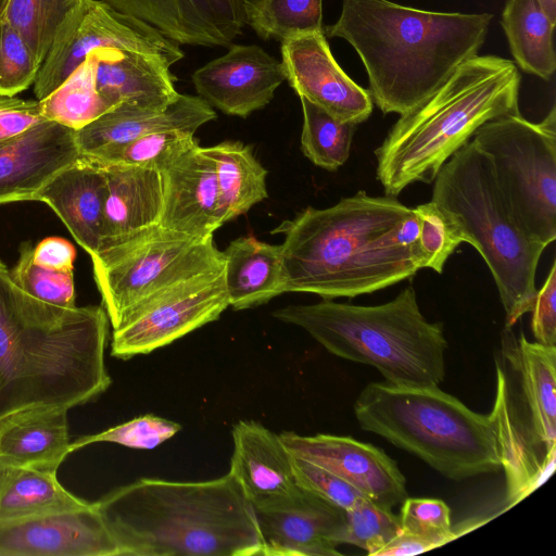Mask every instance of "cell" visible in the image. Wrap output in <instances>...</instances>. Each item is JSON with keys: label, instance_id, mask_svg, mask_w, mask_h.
Here are the masks:
<instances>
[{"label": "cell", "instance_id": "52a82bcc", "mask_svg": "<svg viewBox=\"0 0 556 556\" xmlns=\"http://www.w3.org/2000/svg\"><path fill=\"white\" fill-rule=\"evenodd\" d=\"M361 429L382 437L444 477L464 480L502 469L497 421L430 388L370 382L357 396Z\"/></svg>", "mask_w": 556, "mask_h": 556}, {"label": "cell", "instance_id": "2e32d148", "mask_svg": "<svg viewBox=\"0 0 556 556\" xmlns=\"http://www.w3.org/2000/svg\"><path fill=\"white\" fill-rule=\"evenodd\" d=\"M288 451L343 479L372 502L392 509L407 497L406 479L379 447L351 437L279 433Z\"/></svg>", "mask_w": 556, "mask_h": 556}, {"label": "cell", "instance_id": "60d3db41", "mask_svg": "<svg viewBox=\"0 0 556 556\" xmlns=\"http://www.w3.org/2000/svg\"><path fill=\"white\" fill-rule=\"evenodd\" d=\"M419 223V249L425 268L442 274L447 258L463 243L459 232L432 201L413 207Z\"/></svg>", "mask_w": 556, "mask_h": 556}, {"label": "cell", "instance_id": "8992f818", "mask_svg": "<svg viewBox=\"0 0 556 556\" xmlns=\"http://www.w3.org/2000/svg\"><path fill=\"white\" fill-rule=\"evenodd\" d=\"M271 315L301 327L331 354L375 367L387 383L430 388L444 379L447 341L442 324L426 319L412 286L379 305L323 299L287 305Z\"/></svg>", "mask_w": 556, "mask_h": 556}, {"label": "cell", "instance_id": "ffe728a7", "mask_svg": "<svg viewBox=\"0 0 556 556\" xmlns=\"http://www.w3.org/2000/svg\"><path fill=\"white\" fill-rule=\"evenodd\" d=\"M79 156L76 131L51 121L0 141V205L36 201L50 179Z\"/></svg>", "mask_w": 556, "mask_h": 556}, {"label": "cell", "instance_id": "bcb514c9", "mask_svg": "<svg viewBox=\"0 0 556 556\" xmlns=\"http://www.w3.org/2000/svg\"><path fill=\"white\" fill-rule=\"evenodd\" d=\"M76 250L61 237L42 239L33 249V261L38 266L55 271H73Z\"/></svg>", "mask_w": 556, "mask_h": 556}, {"label": "cell", "instance_id": "7dc6e473", "mask_svg": "<svg viewBox=\"0 0 556 556\" xmlns=\"http://www.w3.org/2000/svg\"><path fill=\"white\" fill-rule=\"evenodd\" d=\"M433 549V546L413 534L401 532L378 556H410Z\"/></svg>", "mask_w": 556, "mask_h": 556}, {"label": "cell", "instance_id": "484cf974", "mask_svg": "<svg viewBox=\"0 0 556 556\" xmlns=\"http://www.w3.org/2000/svg\"><path fill=\"white\" fill-rule=\"evenodd\" d=\"M233 451L229 473L250 503L286 495L298 484L292 455L279 434L253 420H240L231 429Z\"/></svg>", "mask_w": 556, "mask_h": 556}, {"label": "cell", "instance_id": "ac0fdd59", "mask_svg": "<svg viewBox=\"0 0 556 556\" xmlns=\"http://www.w3.org/2000/svg\"><path fill=\"white\" fill-rule=\"evenodd\" d=\"M0 556H121L94 502L88 508L0 521Z\"/></svg>", "mask_w": 556, "mask_h": 556}, {"label": "cell", "instance_id": "1f68e13d", "mask_svg": "<svg viewBox=\"0 0 556 556\" xmlns=\"http://www.w3.org/2000/svg\"><path fill=\"white\" fill-rule=\"evenodd\" d=\"M39 102L45 119L75 131L112 109L96 88L92 52L56 89Z\"/></svg>", "mask_w": 556, "mask_h": 556}, {"label": "cell", "instance_id": "836d02e7", "mask_svg": "<svg viewBox=\"0 0 556 556\" xmlns=\"http://www.w3.org/2000/svg\"><path fill=\"white\" fill-rule=\"evenodd\" d=\"M300 101L303 112V154L316 166L337 170L350 156L357 125L336 119L304 97H300Z\"/></svg>", "mask_w": 556, "mask_h": 556}, {"label": "cell", "instance_id": "f1b7e54d", "mask_svg": "<svg viewBox=\"0 0 556 556\" xmlns=\"http://www.w3.org/2000/svg\"><path fill=\"white\" fill-rule=\"evenodd\" d=\"M58 481L56 471L0 466V521L88 508Z\"/></svg>", "mask_w": 556, "mask_h": 556}, {"label": "cell", "instance_id": "d6a6232c", "mask_svg": "<svg viewBox=\"0 0 556 556\" xmlns=\"http://www.w3.org/2000/svg\"><path fill=\"white\" fill-rule=\"evenodd\" d=\"M245 24L263 40L323 31V0H245Z\"/></svg>", "mask_w": 556, "mask_h": 556}, {"label": "cell", "instance_id": "9c48e42d", "mask_svg": "<svg viewBox=\"0 0 556 556\" xmlns=\"http://www.w3.org/2000/svg\"><path fill=\"white\" fill-rule=\"evenodd\" d=\"M504 326L495 353L498 429L508 509L539 488L556 462V346Z\"/></svg>", "mask_w": 556, "mask_h": 556}, {"label": "cell", "instance_id": "f546056e", "mask_svg": "<svg viewBox=\"0 0 556 556\" xmlns=\"http://www.w3.org/2000/svg\"><path fill=\"white\" fill-rule=\"evenodd\" d=\"M201 150L215 164L223 225L268 197L267 170L255 159L251 146L223 141Z\"/></svg>", "mask_w": 556, "mask_h": 556}, {"label": "cell", "instance_id": "ab89813d", "mask_svg": "<svg viewBox=\"0 0 556 556\" xmlns=\"http://www.w3.org/2000/svg\"><path fill=\"white\" fill-rule=\"evenodd\" d=\"M40 66L20 31L0 15V96H15L27 89Z\"/></svg>", "mask_w": 556, "mask_h": 556}, {"label": "cell", "instance_id": "ba28073f", "mask_svg": "<svg viewBox=\"0 0 556 556\" xmlns=\"http://www.w3.org/2000/svg\"><path fill=\"white\" fill-rule=\"evenodd\" d=\"M432 182L431 201L484 260L505 311V326L514 327L533 308L535 273L547 247L519 224L486 155L472 140L442 165Z\"/></svg>", "mask_w": 556, "mask_h": 556}, {"label": "cell", "instance_id": "4316f807", "mask_svg": "<svg viewBox=\"0 0 556 556\" xmlns=\"http://www.w3.org/2000/svg\"><path fill=\"white\" fill-rule=\"evenodd\" d=\"M67 410L34 406L0 419V466L56 471L71 454Z\"/></svg>", "mask_w": 556, "mask_h": 556}, {"label": "cell", "instance_id": "4dcf8cb0", "mask_svg": "<svg viewBox=\"0 0 556 556\" xmlns=\"http://www.w3.org/2000/svg\"><path fill=\"white\" fill-rule=\"evenodd\" d=\"M516 64L544 80L556 70L554 24L536 0H507L501 18Z\"/></svg>", "mask_w": 556, "mask_h": 556}, {"label": "cell", "instance_id": "5b68a950", "mask_svg": "<svg viewBox=\"0 0 556 556\" xmlns=\"http://www.w3.org/2000/svg\"><path fill=\"white\" fill-rule=\"evenodd\" d=\"M520 74L497 55H473L419 105L402 114L375 150L377 179L396 197L414 182L431 184L442 165L479 127L518 113Z\"/></svg>", "mask_w": 556, "mask_h": 556}, {"label": "cell", "instance_id": "6da1fadb", "mask_svg": "<svg viewBox=\"0 0 556 556\" xmlns=\"http://www.w3.org/2000/svg\"><path fill=\"white\" fill-rule=\"evenodd\" d=\"M396 197L358 191L326 208L307 206L271 233L280 244L285 292L355 298L410 279L425 261Z\"/></svg>", "mask_w": 556, "mask_h": 556}, {"label": "cell", "instance_id": "8d00e7d4", "mask_svg": "<svg viewBox=\"0 0 556 556\" xmlns=\"http://www.w3.org/2000/svg\"><path fill=\"white\" fill-rule=\"evenodd\" d=\"M344 511L343 544L355 545L370 556H378L402 532L400 516L366 496Z\"/></svg>", "mask_w": 556, "mask_h": 556}, {"label": "cell", "instance_id": "4fadbf2b", "mask_svg": "<svg viewBox=\"0 0 556 556\" xmlns=\"http://www.w3.org/2000/svg\"><path fill=\"white\" fill-rule=\"evenodd\" d=\"M229 306L224 268L177 281L137 306L113 329L111 355L129 359L215 321Z\"/></svg>", "mask_w": 556, "mask_h": 556}, {"label": "cell", "instance_id": "e575fe53", "mask_svg": "<svg viewBox=\"0 0 556 556\" xmlns=\"http://www.w3.org/2000/svg\"><path fill=\"white\" fill-rule=\"evenodd\" d=\"M194 134L178 129L156 131L87 157L103 165L118 164L164 172L185 153L199 147Z\"/></svg>", "mask_w": 556, "mask_h": 556}, {"label": "cell", "instance_id": "7bdbcfd3", "mask_svg": "<svg viewBox=\"0 0 556 556\" xmlns=\"http://www.w3.org/2000/svg\"><path fill=\"white\" fill-rule=\"evenodd\" d=\"M291 466L299 486L343 510H348L365 496L331 471L306 459L292 455Z\"/></svg>", "mask_w": 556, "mask_h": 556}, {"label": "cell", "instance_id": "44dd1931", "mask_svg": "<svg viewBox=\"0 0 556 556\" xmlns=\"http://www.w3.org/2000/svg\"><path fill=\"white\" fill-rule=\"evenodd\" d=\"M92 55L96 88L112 109L163 111L180 94L170 72L174 63L162 55L118 48H99Z\"/></svg>", "mask_w": 556, "mask_h": 556}, {"label": "cell", "instance_id": "f6af8a7d", "mask_svg": "<svg viewBox=\"0 0 556 556\" xmlns=\"http://www.w3.org/2000/svg\"><path fill=\"white\" fill-rule=\"evenodd\" d=\"M45 121L39 100L0 96V141L17 137Z\"/></svg>", "mask_w": 556, "mask_h": 556}, {"label": "cell", "instance_id": "d4e9b609", "mask_svg": "<svg viewBox=\"0 0 556 556\" xmlns=\"http://www.w3.org/2000/svg\"><path fill=\"white\" fill-rule=\"evenodd\" d=\"M106 175L102 164L80 155L38 192L77 243L91 256L101 245Z\"/></svg>", "mask_w": 556, "mask_h": 556}, {"label": "cell", "instance_id": "e0dca14e", "mask_svg": "<svg viewBox=\"0 0 556 556\" xmlns=\"http://www.w3.org/2000/svg\"><path fill=\"white\" fill-rule=\"evenodd\" d=\"M191 77L199 97L212 108L242 118L265 108L286 80L281 61L263 48L232 43Z\"/></svg>", "mask_w": 556, "mask_h": 556}, {"label": "cell", "instance_id": "603a6c76", "mask_svg": "<svg viewBox=\"0 0 556 556\" xmlns=\"http://www.w3.org/2000/svg\"><path fill=\"white\" fill-rule=\"evenodd\" d=\"M103 167L106 197L99 252L159 226L163 203L162 172L118 164Z\"/></svg>", "mask_w": 556, "mask_h": 556}, {"label": "cell", "instance_id": "d6986e66", "mask_svg": "<svg viewBox=\"0 0 556 556\" xmlns=\"http://www.w3.org/2000/svg\"><path fill=\"white\" fill-rule=\"evenodd\" d=\"M178 45L228 47L245 24V0H103Z\"/></svg>", "mask_w": 556, "mask_h": 556}, {"label": "cell", "instance_id": "3957f363", "mask_svg": "<svg viewBox=\"0 0 556 556\" xmlns=\"http://www.w3.org/2000/svg\"><path fill=\"white\" fill-rule=\"evenodd\" d=\"M493 15L437 12L389 0H343L325 35L346 40L383 114L413 110L482 47Z\"/></svg>", "mask_w": 556, "mask_h": 556}, {"label": "cell", "instance_id": "cb8c5ba5", "mask_svg": "<svg viewBox=\"0 0 556 556\" xmlns=\"http://www.w3.org/2000/svg\"><path fill=\"white\" fill-rule=\"evenodd\" d=\"M216 118L213 108L199 96L179 94L163 111H141L119 104L76 131L80 155L92 156L138 137L164 130H188Z\"/></svg>", "mask_w": 556, "mask_h": 556}, {"label": "cell", "instance_id": "7a4b0ae2", "mask_svg": "<svg viewBox=\"0 0 556 556\" xmlns=\"http://www.w3.org/2000/svg\"><path fill=\"white\" fill-rule=\"evenodd\" d=\"M103 306L60 307L18 288L0 260V419L34 406L72 408L111 386Z\"/></svg>", "mask_w": 556, "mask_h": 556}, {"label": "cell", "instance_id": "7c38bea8", "mask_svg": "<svg viewBox=\"0 0 556 556\" xmlns=\"http://www.w3.org/2000/svg\"><path fill=\"white\" fill-rule=\"evenodd\" d=\"M99 48L129 49L162 55L174 64L185 54L160 30L104 1L80 0L60 23L34 81L41 100L56 89Z\"/></svg>", "mask_w": 556, "mask_h": 556}, {"label": "cell", "instance_id": "9a60e30c", "mask_svg": "<svg viewBox=\"0 0 556 556\" xmlns=\"http://www.w3.org/2000/svg\"><path fill=\"white\" fill-rule=\"evenodd\" d=\"M280 53L286 80L299 97L341 122L358 125L368 119L374 108L370 92L341 68L325 33L282 40Z\"/></svg>", "mask_w": 556, "mask_h": 556}, {"label": "cell", "instance_id": "30bf717a", "mask_svg": "<svg viewBox=\"0 0 556 556\" xmlns=\"http://www.w3.org/2000/svg\"><path fill=\"white\" fill-rule=\"evenodd\" d=\"M471 140L523 229L548 247L556 239V106L538 123L520 112L486 122Z\"/></svg>", "mask_w": 556, "mask_h": 556}, {"label": "cell", "instance_id": "7402d4cb", "mask_svg": "<svg viewBox=\"0 0 556 556\" xmlns=\"http://www.w3.org/2000/svg\"><path fill=\"white\" fill-rule=\"evenodd\" d=\"M159 225L197 238L213 237L223 225L214 162L197 147L167 167Z\"/></svg>", "mask_w": 556, "mask_h": 556}, {"label": "cell", "instance_id": "c3c4849f", "mask_svg": "<svg viewBox=\"0 0 556 556\" xmlns=\"http://www.w3.org/2000/svg\"><path fill=\"white\" fill-rule=\"evenodd\" d=\"M548 18L556 24V0H536Z\"/></svg>", "mask_w": 556, "mask_h": 556}, {"label": "cell", "instance_id": "8fae6325", "mask_svg": "<svg viewBox=\"0 0 556 556\" xmlns=\"http://www.w3.org/2000/svg\"><path fill=\"white\" fill-rule=\"evenodd\" d=\"M93 277L113 329L142 302L189 277L224 268L213 237L197 238L155 226L91 256Z\"/></svg>", "mask_w": 556, "mask_h": 556}, {"label": "cell", "instance_id": "ee69618b", "mask_svg": "<svg viewBox=\"0 0 556 556\" xmlns=\"http://www.w3.org/2000/svg\"><path fill=\"white\" fill-rule=\"evenodd\" d=\"M531 329L535 342L556 346V262L552 263L549 273L536 292L531 311Z\"/></svg>", "mask_w": 556, "mask_h": 556}, {"label": "cell", "instance_id": "b9f144b4", "mask_svg": "<svg viewBox=\"0 0 556 556\" xmlns=\"http://www.w3.org/2000/svg\"><path fill=\"white\" fill-rule=\"evenodd\" d=\"M402 504V532L429 542L433 548L458 536L452 529L450 507L442 500L406 497Z\"/></svg>", "mask_w": 556, "mask_h": 556}, {"label": "cell", "instance_id": "d590c367", "mask_svg": "<svg viewBox=\"0 0 556 556\" xmlns=\"http://www.w3.org/2000/svg\"><path fill=\"white\" fill-rule=\"evenodd\" d=\"M80 0H9L3 16L25 39L41 64L65 15Z\"/></svg>", "mask_w": 556, "mask_h": 556}, {"label": "cell", "instance_id": "277c9868", "mask_svg": "<svg viewBox=\"0 0 556 556\" xmlns=\"http://www.w3.org/2000/svg\"><path fill=\"white\" fill-rule=\"evenodd\" d=\"M94 505L121 556H256L253 508L229 473L206 481L140 478Z\"/></svg>", "mask_w": 556, "mask_h": 556}, {"label": "cell", "instance_id": "f35d334b", "mask_svg": "<svg viewBox=\"0 0 556 556\" xmlns=\"http://www.w3.org/2000/svg\"><path fill=\"white\" fill-rule=\"evenodd\" d=\"M181 426L173 420L152 414L135 417L96 434L71 442L73 453L92 443L109 442L137 450H153L173 438Z\"/></svg>", "mask_w": 556, "mask_h": 556}, {"label": "cell", "instance_id": "5bb4252c", "mask_svg": "<svg viewBox=\"0 0 556 556\" xmlns=\"http://www.w3.org/2000/svg\"><path fill=\"white\" fill-rule=\"evenodd\" d=\"M263 556H338L345 511L296 485L286 495L251 503Z\"/></svg>", "mask_w": 556, "mask_h": 556}, {"label": "cell", "instance_id": "74e56055", "mask_svg": "<svg viewBox=\"0 0 556 556\" xmlns=\"http://www.w3.org/2000/svg\"><path fill=\"white\" fill-rule=\"evenodd\" d=\"M33 249L29 242L21 245L18 261L10 270L14 283L42 302L66 308L76 307L73 271H55L38 266L33 261Z\"/></svg>", "mask_w": 556, "mask_h": 556}, {"label": "cell", "instance_id": "681fc988", "mask_svg": "<svg viewBox=\"0 0 556 556\" xmlns=\"http://www.w3.org/2000/svg\"><path fill=\"white\" fill-rule=\"evenodd\" d=\"M9 0H0V15L3 13Z\"/></svg>", "mask_w": 556, "mask_h": 556}, {"label": "cell", "instance_id": "83f0119b", "mask_svg": "<svg viewBox=\"0 0 556 556\" xmlns=\"http://www.w3.org/2000/svg\"><path fill=\"white\" fill-rule=\"evenodd\" d=\"M222 253L229 306L233 309L256 307L283 293L280 245L250 235L232 240Z\"/></svg>", "mask_w": 556, "mask_h": 556}]
</instances>
